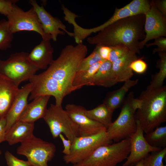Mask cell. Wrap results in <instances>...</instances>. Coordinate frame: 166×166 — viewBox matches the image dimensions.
<instances>
[{"mask_svg": "<svg viewBox=\"0 0 166 166\" xmlns=\"http://www.w3.org/2000/svg\"><path fill=\"white\" fill-rule=\"evenodd\" d=\"M88 50L87 46L82 43L75 46L66 45L45 71L29 79L32 88L29 100L48 95L54 97L55 105H61L66 96L77 90L73 86V81Z\"/></svg>", "mask_w": 166, "mask_h": 166, "instance_id": "cell-1", "label": "cell"}, {"mask_svg": "<svg viewBox=\"0 0 166 166\" xmlns=\"http://www.w3.org/2000/svg\"><path fill=\"white\" fill-rule=\"evenodd\" d=\"M144 15H132L120 19L87 38L90 44L109 46L123 45L135 53H140L139 43L145 38Z\"/></svg>", "mask_w": 166, "mask_h": 166, "instance_id": "cell-2", "label": "cell"}, {"mask_svg": "<svg viewBox=\"0 0 166 166\" xmlns=\"http://www.w3.org/2000/svg\"><path fill=\"white\" fill-rule=\"evenodd\" d=\"M138 98L141 105L136 112V120L146 133L166 121V86L146 88Z\"/></svg>", "mask_w": 166, "mask_h": 166, "instance_id": "cell-3", "label": "cell"}, {"mask_svg": "<svg viewBox=\"0 0 166 166\" xmlns=\"http://www.w3.org/2000/svg\"><path fill=\"white\" fill-rule=\"evenodd\" d=\"M130 149V138H128L100 146L87 158L71 166H116L126 160Z\"/></svg>", "mask_w": 166, "mask_h": 166, "instance_id": "cell-4", "label": "cell"}, {"mask_svg": "<svg viewBox=\"0 0 166 166\" xmlns=\"http://www.w3.org/2000/svg\"><path fill=\"white\" fill-rule=\"evenodd\" d=\"M134 93L130 92L122 104L117 119L107 128L108 136L116 142L129 138L136 131V112L132 106Z\"/></svg>", "mask_w": 166, "mask_h": 166, "instance_id": "cell-5", "label": "cell"}, {"mask_svg": "<svg viewBox=\"0 0 166 166\" xmlns=\"http://www.w3.org/2000/svg\"><path fill=\"white\" fill-rule=\"evenodd\" d=\"M28 54L24 52L16 53L6 60L0 59V74L18 87L22 82L29 80L39 69L28 61Z\"/></svg>", "mask_w": 166, "mask_h": 166, "instance_id": "cell-6", "label": "cell"}, {"mask_svg": "<svg viewBox=\"0 0 166 166\" xmlns=\"http://www.w3.org/2000/svg\"><path fill=\"white\" fill-rule=\"evenodd\" d=\"M21 143L17 153L26 156L31 166H48V162L53 159L56 151L53 143L34 135Z\"/></svg>", "mask_w": 166, "mask_h": 166, "instance_id": "cell-7", "label": "cell"}, {"mask_svg": "<svg viewBox=\"0 0 166 166\" xmlns=\"http://www.w3.org/2000/svg\"><path fill=\"white\" fill-rule=\"evenodd\" d=\"M43 118L53 138L62 134L72 142L75 138L80 136L78 125L61 105L51 104Z\"/></svg>", "mask_w": 166, "mask_h": 166, "instance_id": "cell-8", "label": "cell"}, {"mask_svg": "<svg viewBox=\"0 0 166 166\" xmlns=\"http://www.w3.org/2000/svg\"><path fill=\"white\" fill-rule=\"evenodd\" d=\"M112 142L106 131L92 135L77 137L72 142L69 154L63 156V160L66 164L77 163L88 157L99 147L111 144Z\"/></svg>", "mask_w": 166, "mask_h": 166, "instance_id": "cell-9", "label": "cell"}, {"mask_svg": "<svg viewBox=\"0 0 166 166\" xmlns=\"http://www.w3.org/2000/svg\"><path fill=\"white\" fill-rule=\"evenodd\" d=\"M6 17L10 30L13 34L21 31H32L39 34L43 40L50 41L51 39L44 32L32 7L24 11L14 4Z\"/></svg>", "mask_w": 166, "mask_h": 166, "instance_id": "cell-10", "label": "cell"}, {"mask_svg": "<svg viewBox=\"0 0 166 166\" xmlns=\"http://www.w3.org/2000/svg\"><path fill=\"white\" fill-rule=\"evenodd\" d=\"M150 4V9L145 15L144 29L146 35L144 38L140 42V49L149 40L166 36V17L157 9L153 0Z\"/></svg>", "mask_w": 166, "mask_h": 166, "instance_id": "cell-11", "label": "cell"}, {"mask_svg": "<svg viewBox=\"0 0 166 166\" xmlns=\"http://www.w3.org/2000/svg\"><path fill=\"white\" fill-rule=\"evenodd\" d=\"M29 3L36 12L44 33L56 41L59 35H64L66 33L70 37H73V33L66 30V26L57 17L53 16L42 6L39 5L34 0H30Z\"/></svg>", "mask_w": 166, "mask_h": 166, "instance_id": "cell-12", "label": "cell"}, {"mask_svg": "<svg viewBox=\"0 0 166 166\" xmlns=\"http://www.w3.org/2000/svg\"><path fill=\"white\" fill-rule=\"evenodd\" d=\"M136 129L130 137L129 154L122 166H130L136 164L144 159L150 152L160 151L162 149L151 146L144 136V132L139 122L136 121Z\"/></svg>", "mask_w": 166, "mask_h": 166, "instance_id": "cell-13", "label": "cell"}, {"mask_svg": "<svg viewBox=\"0 0 166 166\" xmlns=\"http://www.w3.org/2000/svg\"><path fill=\"white\" fill-rule=\"evenodd\" d=\"M66 111L73 121L78 125L80 136L93 135L106 131L101 123L88 117L85 114L86 109L74 104H68L65 107Z\"/></svg>", "mask_w": 166, "mask_h": 166, "instance_id": "cell-14", "label": "cell"}, {"mask_svg": "<svg viewBox=\"0 0 166 166\" xmlns=\"http://www.w3.org/2000/svg\"><path fill=\"white\" fill-rule=\"evenodd\" d=\"M30 83L19 89L11 107L5 118L6 132L18 121L28 105V96L32 90Z\"/></svg>", "mask_w": 166, "mask_h": 166, "instance_id": "cell-15", "label": "cell"}, {"mask_svg": "<svg viewBox=\"0 0 166 166\" xmlns=\"http://www.w3.org/2000/svg\"><path fill=\"white\" fill-rule=\"evenodd\" d=\"M53 51L49 41L42 39L28 53L27 59L30 63L39 69H46L53 60Z\"/></svg>", "mask_w": 166, "mask_h": 166, "instance_id": "cell-16", "label": "cell"}, {"mask_svg": "<svg viewBox=\"0 0 166 166\" xmlns=\"http://www.w3.org/2000/svg\"><path fill=\"white\" fill-rule=\"evenodd\" d=\"M132 15V14L129 10L124 7L119 9L116 8L113 15L108 21L95 28L90 29L84 28L76 24L73 28L74 39L77 42H82L83 40L92 33L99 32L120 19Z\"/></svg>", "mask_w": 166, "mask_h": 166, "instance_id": "cell-17", "label": "cell"}, {"mask_svg": "<svg viewBox=\"0 0 166 166\" xmlns=\"http://www.w3.org/2000/svg\"><path fill=\"white\" fill-rule=\"evenodd\" d=\"M19 89L10 80L0 74V120L5 117Z\"/></svg>", "mask_w": 166, "mask_h": 166, "instance_id": "cell-18", "label": "cell"}, {"mask_svg": "<svg viewBox=\"0 0 166 166\" xmlns=\"http://www.w3.org/2000/svg\"><path fill=\"white\" fill-rule=\"evenodd\" d=\"M51 96L44 95L38 97L28 104L18 120L30 123L43 118L47 108V105Z\"/></svg>", "mask_w": 166, "mask_h": 166, "instance_id": "cell-19", "label": "cell"}, {"mask_svg": "<svg viewBox=\"0 0 166 166\" xmlns=\"http://www.w3.org/2000/svg\"><path fill=\"white\" fill-rule=\"evenodd\" d=\"M34 123L18 121L6 132L5 141L11 145L21 143L34 135Z\"/></svg>", "mask_w": 166, "mask_h": 166, "instance_id": "cell-20", "label": "cell"}, {"mask_svg": "<svg viewBox=\"0 0 166 166\" xmlns=\"http://www.w3.org/2000/svg\"><path fill=\"white\" fill-rule=\"evenodd\" d=\"M137 58L136 53L130 50L126 55L112 63V70L117 82L130 79L133 73L130 65Z\"/></svg>", "mask_w": 166, "mask_h": 166, "instance_id": "cell-21", "label": "cell"}, {"mask_svg": "<svg viewBox=\"0 0 166 166\" xmlns=\"http://www.w3.org/2000/svg\"><path fill=\"white\" fill-rule=\"evenodd\" d=\"M138 79L128 80L118 89L109 93L107 96L103 103L112 112L122 105L125 97L129 90L137 84Z\"/></svg>", "mask_w": 166, "mask_h": 166, "instance_id": "cell-22", "label": "cell"}, {"mask_svg": "<svg viewBox=\"0 0 166 166\" xmlns=\"http://www.w3.org/2000/svg\"><path fill=\"white\" fill-rule=\"evenodd\" d=\"M112 63L108 60L102 63L93 76V85L109 87L117 83L112 70Z\"/></svg>", "mask_w": 166, "mask_h": 166, "instance_id": "cell-23", "label": "cell"}, {"mask_svg": "<svg viewBox=\"0 0 166 166\" xmlns=\"http://www.w3.org/2000/svg\"><path fill=\"white\" fill-rule=\"evenodd\" d=\"M105 60H101L86 70L77 71L73 81V86L78 89L84 86L93 85V76L100 66Z\"/></svg>", "mask_w": 166, "mask_h": 166, "instance_id": "cell-24", "label": "cell"}, {"mask_svg": "<svg viewBox=\"0 0 166 166\" xmlns=\"http://www.w3.org/2000/svg\"><path fill=\"white\" fill-rule=\"evenodd\" d=\"M113 113L104 103L92 109H86L85 112L88 117L102 124L106 129L112 123Z\"/></svg>", "mask_w": 166, "mask_h": 166, "instance_id": "cell-25", "label": "cell"}, {"mask_svg": "<svg viewBox=\"0 0 166 166\" xmlns=\"http://www.w3.org/2000/svg\"><path fill=\"white\" fill-rule=\"evenodd\" d=\"M144 136L151 146L160 149L166 147V126L158 127Z\"/></svg>", "mask_w": 166, "mask_h": 166, "instance_id": "cell-26", "label": "cell"}, {"mask_svg": "<svg viewBox=\"0 0 166 166\" xmlns=\"http://www.w3.org/2000/svg\"><path fill=\"white\" fill-rule=\"evenodd\" d=\"M158 54L160 59L157 65L159 70L153 76L150 84L146 88L148 89H154L162 87L166 78V52H160Z\"/></svg>", "mask_w": 166, "mask_h": 166, "instance_id": "cell-27", "label": "cell"}, {"mask_svg": "<svg viewBox=\"0 0 166 166\" xmlns=\"http://www.w3.org/2000/svg\"><path fill=\"white\" fill-rule=\"evenodd\" d=\"M13 38V34L11 31L7 20H0V50L10 48Z\"/></svg>", "mask_w": 166, "mask_h": 166, "instance_id": "cell-28", "label": "cell"}, {"mask_svg": "<svg viewBox=\"0 0 166 166\" xmlns=\"http://www.w3.org/2000/svg\"><path fill=\"white\" fill-rule=\"evenodd\" d=\"M124 7L128 9L133 15H145L150 9V2L147 0H133Z\"/></svg>", "mask_w": 166, "mask_h": 166, "instance_id": "cell-29", "label": "cell"}, {"mask_svg": "<svg viewBox=\"0 0 166 166\" xmlns=\"http://www.w3.org/2000/svg\"><path fill=\"white\" fill-rule=\"evenodd\" d=\"M151 153L143 159V166H166L163 163L166 155V147Z\"/></svg>", "mask_w": 166, "mask_h": 166, "instance_id": "cell-30", "label": "cell"}, {"mask_svg": "<svg viewBox=\"0 0 166 166\" xmlns=\"http://www.w3.org/2000/svg\"><path fill=\"white\" fill-rule=\"evenodd\" d=\"M99 47L98 45H96L92 53L82 59L79 65L77 71L86 70L95 63L103 60L99 53Z\"/></svg>", "mask_w": 166, "mask_h": 166, "instance_id": "cell-31", "label": "cell"}, {"mask_svg": "<svg viewBox=\"0 0 166 166\" xmlns=\"http://www.w3.org/2000/svg\"><path fill=\"white\" fill-rule=\"evenodd\" d=\"M111 47L112 49L108 60L112 63L123 57L130 50L127 46L123 45H118Z\"/></svg>", "mask_w": 166, "mask_h": 166, "instance_id": "cell-32", "label": "cell"}, {"mask_svg": "<svg viewBox=\"0 0 166 166\" xmlns=\"http://www.w3.org/2000/svg\"><path fill=\"white\" fill-rule=\"evenodd\" d=\"M5 158L8 166H31L27 161L18 159L7 150L5 152Z\"/></svg>", "mask_w": 166, "mask_h": 166, "instance_id": "cell-33", "label": "cell"}, {"mask_svg": "<svg viewBox=\"0 0 166 166\" xmlns=\"http://www.w3.org/2000/svg\"><path fill=\"white\" fill-rule=\"evenodd\" d=\"M130 68L132 71L139 74L144 73L147 68V65L142 58H137L130 64Z\"/></svg>", "mask_w": 166, "mask_h": 166, "instance_id": "cell-34", "label": "cell"}, {"mask_svg": "<svg viewBox=\"0 0 166 166\" xmlns=\"http://www.w3.org/2000/svg\"><path fill=\"white\" fill-rule=\"evenodd\" d=\"M155 39V41L153 42L146 44L145 45L147 47L153 45L157 46V47L153 50V53L156 52H166V38L161 37L156 38Z\"/></svg>", "mask_w": 166, "mask_h": 166, "instance_id": "cell-35", "label": "cell"}, {"mask_svg": "<svg viewBox=\"0 0 166 166\" xmlns=\"http://www.w3.org/2000/svg\"><path fill=\"white\" fill-rule=\"evenodd\" d=\"M18 0H0V14L7 16Z\"/></svg>", "mask_w": 166, "mask_h": 166, "instance_id": "cell-36", "label": "cell"}, {"mask_svg": "<svg viewBox=\"0 0 166 166\" xmlns=\"http://www.w3.org/2000/svg\"><path fill=\"white\" fill-rule=\"evenodd\" d=\"M59 137L62 141L64 146V149L62 153L65 155H69L70 151L72 145V142L69 140L66 139L62 134H60Z\"/></svg>", "mask_w": 166, "mask_h": 166, "instance_id": "cell-37", "label": "cell"}, {"mask_svg": "<svg viewBox=\"0 0 166 166\" xmlns=\"http://www.w3.org/2000/svg\"><path fill=\"white\" fill-rule=\"evenodd\" d=\"M98 45L99 52L102 59L105 60H108L109 54L112 49L111 47Z\"/></svg>", "mask_w": 166, "mask_h": 166, "instance_id": "cell-38", "label": "cell"}, {"mask_svg": "<svg viewBox=\"0 0 166 166\" xmlns=\"http://www.w3.org/2000/svg\"><path fill=\"white\" fill-rule=\"evenodd\" d=\"M155 6L157 9L162 14L166 17V0H153Z\"/></svg>", "mask_w": 166, "mask_h": 166, "instance_id": "cell-39", "label": "cell"}, {"mask_svg": "<svg viewBox=\"0 0 166 166\" xmlns=\"http://www.w3.org/2000/svg\"><path fill=\"white\" fill-rule=\"evenodd\" d=\"M6 121L5 118L0 120V143L5 141Z\"/></svg>", "mask_w": 166, "mask_h": 166, "instance_id": "cell-40", "label": "cell"}, {"mask_svg": "<svg viewBox=\"0 0 166 166\" xmlns=\"http://www.w3.org/2000/svg\"><path fill=\"white\" fill-rule=\"evenodd\" d=\"M143 159L142 160L136 164L135 166H143ZM130 166H133V165H131Z\"/></svg>", "mask_w": 166, "mask_h": 166, "instance_id": "cell-41", "label": "cell"}, {"mask_svg": "<svg viewBox=\"0 0 166 166\" xmlns=\"http://www.w3.org/2000/svg\"><path fill=\"white\" fill-rule=\"evenodd\" d=\"M2 151H0V155H1L2 154Z\"/></svg>", "mask_w": 166, "mask_h": 166, "instance_id": "cell-42", "label": "cell"}]
</instances>
